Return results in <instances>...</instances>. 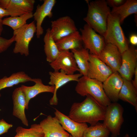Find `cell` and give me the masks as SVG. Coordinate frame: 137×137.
<instances>
[{
	"label": "cell",
	"mask_w": 137,
	"mask_h": 137,
	"mask_svg": "<svg viewBox=\"0 0 137 137\" xmlns=\"http://www.w3.org/2000/svg\"><path fill=\"white\" fill-rule=\"evenodd\" d=\"M106 107L88 95L82 102L72 104L68 116L76 122L88 123L93 125L100 121H103Z\"/></svg>",
	"instance_id": "obj_1"
},
{
	"label": "cell",
	"mask_w": 137,
	"mask_h": 137,
	"mask_svg": "<svg viewBox=\"0 0 137 137\" xmlns=\"http://www.w3.org/2000/svg\"><path fill=\"white\" fill-rule=\"evenodd\" d=\"M87 15L83 19L86 24L103 37L106 31L107 21L111 11L106 1L98 0L88 3Z\"/></svg>",
	"instance_id": "obj_2"
},
{
	"label": "cell",
	"mask_w": 137,
	"mask_h": 137,
	"mask_svg": "<svg viewBox=\"0 0 137 137\" xmlns=\"http://www.w3.org/2000/svg\"><path fill=\"white\" fill-rule=\"evenodd\" d=\"M75 91L82 96L91 95L105 106H107L111 103L104 92L102 82L87 76H83L79 78Z\"/></svg>",
	"instance_id": "obj_3"
},
{
	"label": "cell",
	"mask_w": 137,
	"mask_h": 137,
	"mask_svg": "<svg viewBox=\"0 0 137 137\" xmlns=\"http://www.w3.org/2000/svg\"><path fill=\"white\" fill-rule=\"evenodd\" d=\"M121 24L119 18L110 13L108 18L106 30L103 37L106 43L116 46L122 54L129 46Z\"/></svg>",
	"instance_id": "obj_4"
},
{
	"label": "cell",
	"mask_w": 137,
	"mask_h": 137,
	"mask_svg": "<svg viewBox=\"0 0 137 137\" xmlns=\"http://www.w3.org/2000/svg\"><path fill=\"white\" fill-rule=\"evenodd\" d=\"M36 31L35 21L13 31L15 43L13 52L27 56L29 54V44Z\"/></svg>",
	"instance_id": "obj_5"
},
{
	"label": "cell",
	"mask_w": 137,
	"mask_h": 137,
	"mask_svg": "<svg viewBox=\"0 0 137 137\" xmlns=\"http://www.w3.org/2000/svg\"><path fill=\"white\" fill-rule=\"evenodd\" d=\"M124 109L117 102L111 103L106 107L103 123L111 133V137L119 135L121 129L124 122Z\"/></svg>",
	"instance_id": "obj_6"
},
{
	"label": "cell",
	"mask_w": 137,
	"mask_h": 137,
	"mask_svg": "<svg viewBox=\"0 0 137 137\" xmlns=\"http://www.w3.org/2000/svg\"><path fill=\"white\" fill-rule=\"evenodd\" d=\"M80 30L84 48L88 50L90 54L98 56L106 44L103 37L87 24Z\"/></svg>",
	"instance_id": "obj_7"
},
{
	"label": "cell",
	"mask_w": 137,
	"mask_h": 137,
	"mask_svg": "<svg viewBox=\"0 0 137 137\" xmlns=\"http://www.w3.org/2000/svg\"><path fill=\"white\" fill-rule=\"evenodd\" d=\"M50 34L56 42L77 30L74 21L68 16L51 21Z\"/></svg>",
	"instance_id": "obj_8"
},
{
	"label": "cell",
	"mask_w": 137,
	"mask_h": 137,
	"mask_svg": "<svg viewBox=\"0 0 137 137\" xmlns=\"http://www.w3.org/2000/svg\"><path fill=\"white\" fill-rule=\"evenodd\" d=\"M121 65L117 72L123 78L131 81L137 67V50L133 46L129 47L121 54Z\"/></svg>",
	"instance_id": "obj_9"
},
{
	"label": "cell",
	"mask_w": 137,
	"mask_h": 137,
	"mask_svg": "<svg viewBox=\"0 0 137 137\" xmlns=\"http://www.w3.org/2000/svg\"><path fill=\"white\" fill-rule=\"evenodd\" d=\"M113 73L110 68L97 56L90 54L88 77L103 82Z\"/></svg>",
	"instance_id": "obj_10"
},
{
	"label": "cell",
	"mask_w": 137,
	"mask_h": 137,
	"mask_svg": "<svg viewBox=\"0 0 137 137\" xmlns=\"http://www.w3.org/2000/svg\"><path fill=\"white\" fill-rule=\"evenodd\" d=\"M50 80L48 84L55 87V90L52 97L50 99L49 104L52 105L58 104V99L57 95L58 89L70 81H75L77 82L82 75L80 73L68 75L62 71L49 72Z\"/></svg>",
	"instance_id": "obj_11"
},
{
	"label": "cell",
	"mask_w": 137,
	"mask_h": 137,
	"mask_svg": "<svg viewBox=\"0 0 137 137\" xmlns=\"http://www.w3.org/2000/svg\"><path fill=\"white\" fill-rule=\"evenodd\" d=\"M54 71H62L68 75H72L79 70L76 63L73 53L69 51L60 52L53 62L49 63Z\"/></svg>",
	"instance_id": "obj_12"
},
{
	"label": "cell",
	"mask_w": 137,
	"mask_h": 137,
	"mask_svg": "<svg viewBox=\"0 0 137 137\" xmlns=\"http://www.w3.org/2000/svg\"><path fill=\"white\" fill-rule=\"evenodd\" d=\"M97 56L113 73L118 72L121 64V54L116 46L106 43L103 48Z\"/></svg>",
	"instance_id": "obj_13"
},
{
	"label": "cell",
	"mask_w": 137,
	"mask_h": 137,
	"mask_svg": "<svg viewBox=\"0 0 137 137\" xmlns=\"http://www.w3.org/2000/svg\"><path fill=\"white\" fill-rule=\"evenodd\" d=\"M56 1L55 0H44L41 5H38L35 12L33 14L35 21L36 22L37 28L36 36L37 38H40L44 32L42 27L43 22L45 18H52V10Z\"/></svg>",
	"instance_id": "obj_14"
},
{
	"label": "cell",
	"mask_w": 137,
	"mask_h": 137,
	"mask_svg": "<svg viewBox=\"0 0 137 137\" xmlns=\"http://www.w3.org/2000/svg\"><path fill=\"white\" fill-rule=\"evenodd\" d=\"M54 114L65 130L73 137H82L84 131L88 127L87 123L76 122L56 109Z\"/></svg>",
	"instance_id": "obj_15"
},
{
	"label": "cell",
	"mask_w": 137,
	"mask_h": 137,
	"mask_svg": "<svg viewBox=\"0 0 137 137\" xmlns=\"http://www.w3.org/2000/svg\"><path fill=\"white\" fill-rule=\"evenodd\" d=\"M39 124L44 133V137L70 136L55 116L49 115L41 121Z\"/></svg>",
	"instance_id": "obj_16"
},
{
	"label": "cell",
	"mask_w": 137,
	"mask_h": 137,
	"mask_svg": "<svg viewBox=\"0 0 137 137\" xmlns=\"http://www.w3.org/2000/svg\"><path fill=\"white\" fill-rule=\"evenodd\" d=\"M102 83L104 92L113 102L119 100L118 95L123 83V79L119 73H113Z\"/></svg>",
	"instance_id": "obj_17"
},
{
	"label": "cell",
	"mask_w": 137,
	"mask_h": 137,
	"mask_svg": "<svg viewBox=\"0 0 137 137\" xmlns=\"http://www.w3.org/2000/svg\"><path fill=\"white\" fill-rule=\"evenodd\" d=\"M33 82L35 84L31 86L22 85L20 87L24 93L26 100V109H28L30 100L38 94L43 92H48L54 93L55 87L53 86L44 84L41 79L39 78H32Z\"/></svg>",
	"instance_id": "obj_18"
},
{
	"label": "cell",
	"mask_w": 137,
	"mask_h": 137,
	"mask_svg": "<svg viewBox=\"0 0 137 137\" xmlns=\"http://www.w3.org/2000/svg\"><path fill=\"white\" fill-rule=\"evenodd\" d=\"M12 97L13 104V115L20 119L24 125L28 126V121L25 113V98L20 87L14 90Z\"/></svg>",
	"instance_id": "obj_19"
},
{
	"label": "cell",
	"mask_w": 137,
	"mask_h": 137,
	"mask_svg": "<svg viewBox=\"0 0 137 137\" xmlns=\"http://www.w3.org/2000/svg\"><path fill=\"white\" fill-rule=\"evenodd\" d=\"M56 43L60 52L82 48L81 35L77 30L61 38Z\"/></svg>",
	"instance_id": "obj_20"
},
{
	"label": "cell",
	"mask_w": 137,
	"mask_h": 137,
	"mask_svg": "<svg viewBox=\"0 0 137 137\" xmlns=\"http://www.w3.org/2000/svg\"><path fill=\"white\" fill-rule=\"evenodd\" d=\"M35 2L34 0H10L6 10L11 16H19L32 12Z\"/></svg>",
	"instance_id": "obj_21"
},
{
	"label": "cell",
	"mask_w": 137,
	"mask_h": 137,
	"mask_svg": "<svg viewBox=\"0 0 137 137\" xmlns=\"http://www.w3.org/2000/svg\"><path fill=\"white\" fill-rule=\"evenodd\" d=\"M123 79V84L118 95L119 99L131 104L137 112V89L130 81Z\"/></svg>",
	"instance_id": "obj_22"
},
{
	"label": "cell",
	"mask_w": 137,
	"mask_h": 137,
	"mask_svg": "<svg viewBox=\"0 0 137 137\" xmlns=\"http://www.w3.org/2000/svg\"><path fill=\"white\" fill-rule=\"evenodd\" d=\"M110 13L117 16L121 24L125 19L131 14H137V0H127L120 6L113 8Z\"/></svg>",
	"instance_id": "obj_23"
},
{
	"label": "cell",
	"mask_w": 137,
	"mask_h": 137,
	"mask_svg": "<svg viewBox=\"0 0 137 137\" xmlns=\"http://www.w3.org/2000/svg\"><path fill=\"white\" fill-rule=\"evenodd\" d=\"M44 50L47 61L50 63L55 60L60 54L56 42L50 33V28H48L43 38Z\"/></svg>",
	"instance_id": "obj_24"
},
{
	"label": "cell",
	"mask_w": 137,
	"mask_h": 137,
	"mask_svg": "<svg viewBox=\"0 0 137 137\" xmlns=\"http://www.w3.org/2000/svg\"><path fill=\"white\" fill-rule=\"evenodd\" d=\"M73 53L79 73L83 76H87L89 66L90 54L88 49L82 48L71 50Z\"/></svg>",
	"instance_id": "obj_25"
},
{
	"label": "cell",
	"mask_w": 137,
	"mask_h": 137,
	"mask_svg": "<svg viewBox=\"0 0 137 137\" xmlns=\"http://www.w3.org/2000/svg\"><path fill=\"white\" fill-rule=\"evenodd\" d=\"M29 81H33V79L24 72L15 73L8 77L5 76L0 79V91L21 83Z\"/></svg>",
	"instance_id": "obj_26"
},
{
	"label": "cell",
	"mask_w": 137,
	"mask_h": 137,
	"mask_svg": "<svg viewBox=\"0 0 137 137\" xmlns=\"http://www.w3.org/2000/svg\"><path fill=\"white\" fill-rule=\"evenodd\" d=\"M33 12H31L19 16L6 18L3 20V24L10 27L14 31L26 24L27 21L33 17Z\"/></svg>",
	"instance_id": "obj_27"
},
{
	"label": "cell",
	"mask_w": 137,
	"mask_h": 137,
	"mask_svg": "<svg viewBox=\"0 0 137 137\" xmlns=\"http://www.w3.org/2000/svg\"><path fill=\"white\" fill-rule=\"evenodd\" d=\"M14 137H44V134L39 124H34L29 128L21 126L17 128Z\"/></svg>",
	"instance_id": "obj_28"
},
{
	"label": "cell",
	"mask_w": 137,
	"mask_h": 137,
	"mask_svg": "<svg viewBox=\"0 0 137 137\" xmlns=\"http://www.w3.org/2000/svg\"><path fill=\"white\" fill-rule=\"evenodd\" d=\"M110 132L103 123L98 122L88 127L82 137H109Z\"/></svg>",
	"instance_id": "obj_29"
},
{
	"label": "cell",
	"mask_w": 137,
	"mask_h": 137,
	"mask_svg": "<svg viewBox=\"0 0 137 137\" xmlns=\"http://www.w3.org/2000/svg\"><path fill=\"white\" fill-rule=\"evenodd\" d=\"M14 41V37L13 35L9 39H6L0 36V53L7 50Z\"/></svg>",
	"instance_id": "obj_30"
},
{
	"label": "cell",
	"mask_w": 137,
	"mask_h": 137,
	"mask_svg": "<svg viewBox=\"0 0 137 137\" xmlns=\"http://www.w3.org/2000/svg\"><path fill=\"white\" fill-rule=\"evenodd\" d=\"M13 125L11 124L8 123L3 119L0 120V135L8 132V130Z\"/></svg>",
	"instance_id": "obj_31"
},
{
	"label": "cell",
	"mask_w": 137,
	"mask_h": 137,
	"mask_svg": "<svg viewBox=\"0 0 137 137\" xmlns=\"http://www.w3.org/2000/svg\"><path fill=\"white\" fill-rule=\"evenodd\" d=\"M126 1L125 0H107L106 2L108 5L114 8L120 6Z\"/></svg>",
	"instance_id": "obj_32"
},
{
	"label": "cell",
	"mask_w": 137,
	"mask_h": 137,
	"mask_svg": "<svg viewBox=\"0 0 137 137\" xmlns=\"http://www.w3.org/2000/svg\"><path fill=\"white\" fill-rule=\"evenodd\" d=\"M129 41L130 43L133 45H137V35L136 34H133L129 37Z\"/></svg>",
	"instance_id": "obj_33"
},
{
	"label": "cell",
	"mask_w": 137,
	"mask_h": 137,
	"mask_svg": "<svg viewBox=\"0 0 137 137\" xmlns=\"http://www.w3.org/2000/svg\"><path fill=\"white\" fill-rule=\"evenodd\" d=\"M10 0H0V6L2 8L7 9L8 8Z\"/></svg>",
	"instance_id": "obj_34"
},
{
	"label": "cell",
	"mask_w": 137,
	"mask_h": 137,
	"mask_svg": "<svg viewBox=\"0 0 137 137\" xmlns=\"http://www.w3.org/2000/svg\"><path fill=\"white\" fill-rule=\"evenodd\" d=\"M10 15L8 10L4 9L0 6V19H2V18L5 16Z\"/></svg>",
	"instance_id": "obj_35"
},
{
	"label": "cell",
	"mask_w": 137,
	"mask_h": 137,
	"mask_svg": "<svg viewBox=\"0 0 137 137\" xmlns=\"http://www.w3.org/2000/svg\"><path fill=\"white\" fill-rule=\"evenodd\" d=\"M134 75V78L132 83L135 88L137 89V67L135 69Z\"/></svg>",
	"instance_id": "obj_36"
},
{
	"label": "cell",
	"mask_w": 137,
	"mask_h": 137,
	"mask_svg": "<svg viewBox=\"0 0 137 137\" xmlns=\"http://www.w3.org/2000/svg\"><path fill=\"white\" fill-rule=\"evenodd\" d=\"M3 19H0V36H1L3 30Z\"/></svg>",
	"instance_id": "obj_37"
},
{
	"label": "cell",
	"mask_w": 137,
	"mask_h": 137,
	"mask_svg": "<svg viewBox=\"0 0 137 137\" xmlns=\"http://www.w3.org/2000/svg\"><path fill=\"white\" fill-rule=\"evenodd\" d=\"M123 137H130L129 135L128 134H126V135Z\"/></svg>",
	"instance_id": "obj_38"
},
{
	"label": "cell",
	"mask_w": 137,
	"mask_h": 137,
	"mask_svg": "<svg viewBox=\"0 0 137 137\" xmlns=\"http://www.w3.org/2000/svg\"><path fill=\"white\" fill-rule=\"evenodd\" d=\"M70 137H73V136L72 135H70Z\"/></svg>",
	"instance_id": "obj_39"
},
{
	"label": "cell",
	"mask_w": 137,
	"mask_h": 137,
	"mask_svg": "<svg viewBox=\"0 0 137 137\" xmlns=\"http://www.w3.org/2000/svg\"><path fill=\"white\" fill-rule=\"evenodd\" d=\"M1 96V94L0 93V97Z\"/></svg>",
	"instance_id": "obj_40"
}]
</instances>
